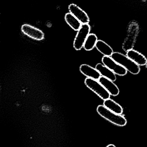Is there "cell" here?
I'll list each match as a JSON object with an SVG mask.
<instances>
[{"mask_svg":"<svg viewBox=\"0 0 147 147\" xmlns=\"http://www.w3.org/2000/svg\"><path fill=\"white\" fill-rule=\"evenodd\" d=\"M97 111L102 117L117 126L123 127L127 124V120L123 116L112 112L104 105H98Z\"/></svg>","mask_w":147,"mask_h":147,"instance_id":"cell-1","label":"cell"},{"mask_svg":"<svg viewBox=\"0 0 147 147\" xmlns=\"http://www.w3.org/2000/svg\"><path fill=\"white\" fill-rule=\"evenodd\" d=\"M111 57L132 74H137L140 71V66L128 57L121 53L114 52Z\"/></svg>","mask_w":147,"mask_h":147,"instance_id":"cell-2","label":"cell"},{"mask_svg":"<svg viewBox=\"0 0 147 147\" xmlns=\"http://www.w3.org/2000/svg\"><path fill=\"white\" fill-rule=\"evenodd\" d=\"M85 84L102 99L105 100L110 98V94L98 80L87 78L85 80Z\"/></svg>","mask_w":147,"mask_h":147,"instance_id":"cell-3","label":"cell"},{"mask_svg":"<svg viewBox=\"0 0 147 147\" xmlns=\"http://www.w3.org/2000/svg\"><path fill=\"white\" fill-rule=\"evenodd\" d=\"M91 27L89 24H82L78 31L73 42V47L77 51H80L83 47L85 42L90 34Z\"/></svg>","mask_w":147,"mask_h":147,"instance_id":"cell-4","label":"cell"},{"mask_svg":"<svg viewBox=\"0 0 147 147\" xmlns=\"http://www.w3.org/2000/svg\"><path fill=\"white\" fill-rule=\"evenodd\" d=\"M103 63L111 70L116 74L124 76L127 74V71L121 65L115 61L111 57L104 56L102 59Z\"/></svg>","mask_w":147,"mask_h":147,"instance_id":"cell-5","label":"cell"},{"mask_svg":"<svg viewBox=\"0 0 147 147\" xmlns=\"http://www.w3.org/2000/svg\"><path fill=\"white\" fill-rule=\"evenodd\" d=\"M21 31L23 34L35 40H42L45 37L42 31L28 24L22 25L21 27Z\"/></svg>","mask_w":147,"mask_h":147,"instance_id":"cell-6","label":"cell"},{"mask_svg":"<svg viewBox=\"0 0 147 147\" xmlns=\"http://www.w3.org/2000/svg\"><path fill=\"white\" fill-rule=\"evenodd\" d=\"M69 10L70 13L76 17L82 24H89L90 20L88 14L77 5L74 3L70 4Z\"/></svg>","mask_w":147,"mask_h":147,"instance_id":"cell-7","label":"cell"},{"mask_svg":"<svg viewBox=\"0 0 147 147\" xmlns=\"http://www.w3.org/2000/svg\"><path fill=\"white\" fill-rule=\"evenodd\" d=\"M98 80L110 95L117 96L119 94L120 92L119 88L113 81L103 76H101Z\"/></svg>","mask_w":147,"mask_h":147,"instance_id":"cell-8","label":"cell"},{"mask_svg":"<svg viewBox=\"0 0 147 147\" xmlns=\"http://www.w3.org/2000/svg\"><path fill=\"white\" fill-rule=\"evenodd\" d=\"M79 70L87 78L98 80L101 77L99 71L96 69L87 64H83L79 68Z\"/></svg>","mask_w":147,"mask_h":147,"instance_id":"cell-9","label":"cell"},{"mask_svg":"<svg viewBox=\"0 0 147 147\" xmlns=\"http://www.w3.org/2000/svg\"><path fill=\"white\" fill-rule=\"evenodd\" d=\"M137 34V29L136 28L130 29L128 35L123 45V48L124 51H128L133 49L135 43Z\"/></svg>","mask_w":147,"mask_h":147,"instance_id":"cell-10","label":"cell"},{"mask_svg":"<svg viewBox=\"0 0 147 147\" xmlns=\"http://www.w3.org/2000/svg\"><path fill=\"white\" fill-rule=\"evenodd\" d=\"M127 56L139 66H143L147 64V59L146 57L133 49L127 51Z\"/></svg>","mask_w":147,"mask_h":147,"instance_id":"cell-11","label":"cell"},{"mask_svg":"<svg viewBox=\"0 0 147 147\" xmlns=\"http://www.w3.org/2000/svg\"><path fill=\"white\" fill-rule=\"evenodd\" d=\"M96 69L99 71L101 76L107 78L113 81H115L117 78L116 74L106 67L104 65L98 63L96 66Z\"/></svg>","mask_w":147,"mask_h":147,"instance_id":"cell-12","label":"cell"},{"mask_svg":"<svg viewBox=\"0 0 147 147\" xmlns=\"http://www.w3.org/2000/svg\"><path fill=\"white\" fill-rule=\"evenodd\" d=\"M96 47L97 49L104 56L111 57L114 53L112 48L103 40H98L96 44Z\"/></svg>","mask_w":147,"mask_h":147,"instance_id":"cell-13","label":"cell"},{"mask_svg":"<svg viewBox=\"0 0 147 147\" xmlns=\"http://www.w3.org/2000/svg\"><path fill=\"white\" fill-rule=\"evenodd\" d=\"M104 105L116 114L121 115L123 112L122 107L119 104L110 98L104 100Z\"/></svg>","mask_w":147,"mask_h":147,"instance_id":"cell-14","label":"cell"},{"mask_svg":"<svg viewBox=\"0 0 147 147\" xmlns=\"http://www.w3.org/2000/svg\"><path fill=\"white\" fill-rule=\"evenodd\" d=\"M65 20L68 25L75 31H78L82 26V23L71 13H68L65 15Z\"/></svg>","mask_w":147,"mask_h":147,"instance_id":"cell-15","label":"cell"},{"mask_svg":"<svg viewBox=\"0 0 147 147\" xmlns=\"http://www.w3.org/2000/svg\"><path fill=\"white\" fill-rule=\"evenodd\" d=\"M98 40V38L96 34H90L84 45L83 47L85 50L86 51H91L96 47Z\"/></svg>","mask_w":147,"mask_h":147,"instance_id":"cell-16","label":"cell"},{"mask_svg":"<svg viewBox=\"0 0 147 147\" xmlns=\"http://www.w3.org/2000/svg\"><path fill=\"white\" fill-rule=\"evenodd\" d=\"M106 147H116L114 145H112V144H111V145H108V146Z\"/></svg>","mask_w":147,"mask_h":147,"instance_id":"cell-17","label":"cell"}]
</instances>
